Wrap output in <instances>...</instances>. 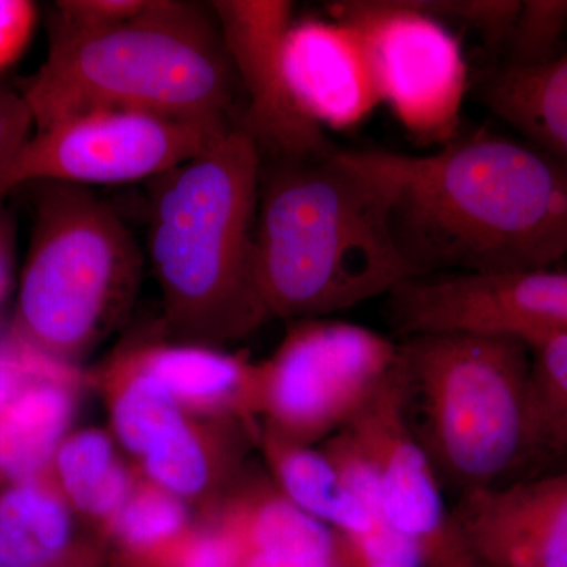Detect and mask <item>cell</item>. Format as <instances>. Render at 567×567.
<instances>
[{"mask_svg":"<svg viewBox=\"0 0 567 567\" xmlns=\"http://www.w3.org/2000/svg\"><path fill=\"white\" fill-rule=\"evenodd\" d=\"M363 153L390 189L412 278L547 270L567 256V164L536 145L477 132L429 155Z\"/></svg>","mask_w":567,"mask_h":567,"instance_id":"obj_1","label":"cell"},{"mask_svg":"<svg viewBox=\"0 0 567 567\" xmlns=\"http://www.w3.org/2000/svg\"><path fill=\"white\" fill-rule=\"evenodd\" d=\"M390 189L363 151L262 159L254 251L270 317L323 319L412 279L390 226Z\"/></svg>","mask_w":567,"mask_h":567,"instance_id":"obj_2","label":"cell"},{"mask_svg":"<svg viewBox=\"0 0 567 567\" xmlns=\"http://www.w3.org/2000/svg\"><path fill=\"white\" fill-rule=\"evenodd\" d=\"M262 156L237 122L200 155L151 181L147 249L171 330L235 341L270 319L256 276Z\"/></svg>","mask_w":567,"mask_h":567,"instance_id":"obj_3","label":"cell"},{"mask_svg":"<svg viewBox=\"0 0 567 567\" xmlns=\"http://www.w3.org/2000/svg\"><path fill=\"white\" fill-rule=\"evenodd\" d=\"M237 91L218 22L194 3L148 0L106 31L51 39L20 93L40 132L93 111L235 122Z\"/></svg>","mask_w":567,"mask_h":567,"instance_id":"obj_4","label":"cell"},{"mask_svg":"<svg viewBox=\"0 0 567 567\" xmlns=\"http://www.w3.org/2000/svg\"><path fill=\"white\" fill-rule=\"evenodd\" d=\"M406 413L458 498L527 480L535 456L532 361L514 336L440 331L401 342Z\"/></svg>","mask_w":567,"mask_h":567,"instance_id":"obj_5","label":"cell"},{"mask_svg":"<svg viewBox=\"0 0 567 567\" xmlns=\"http://www.w3.org/2000/svg\"><path fill=\"white\" fill-rule=\"evenodd\" d=\"M33 204L11 336L70 364L128 311L142 252L117 212L87 186L35 183Z\"/></svg>","mask_w":567,"mask_h":567,"instance_id":"obj_6","label":"cell"},{"mask_svg":"<svg viewBox=\"0 0 567 567\" xmlns=\"http://www.w3.org/2000/svg\"><path fill=\"white\" fill-rule=\"evenodd\" d=\"M324 451L388 527L412 544L421 567H488L458 527L445 487L413 434L401 358Z\"/></svg>","mask_w":567,"mask_h":567,"instance_id":"obj_7","label":"cell"},{"mask_svg":"<svg viewBox=\"0 0 567 567\" xmlns=\"http://www.w3.org/2000/svg\"><path fill=\"white\" fill-rule=\"evenodd\" d=\"M295 322L276 352L257 364V415L265 431L312 446L368 404L398 365L401 344L341 320Z\"/></svg>","mask_w":567,"mask_h":567,"instance_id":"obj_8","label":"cell"},{"mask_svg":"<svg viewBox=\"0 0 567 567\" xmlns=\"http://www.w3.org/2000/svg\"><path fill=\"white\" fill-rule=\"evenodd\" d=\"M235 122L85 112L29 137L0 173V199L28 183L89 186L153 181L200 155Z\"/></svg>","mask_w":567,"mask_h":567,"instance_id":"obj_9","label":"cell"},{"mask_svg":"<svg viewBox=\"0 0 567 567\" xmlns=\"http://www.w3.org/2000/svg\"><path fill=\"white\" fill-rule=\"evenodd\" d=\"M363 40L379 89L406 132L451 141L464 104L468 70L446 24L413 0H349L331 7Z\"/></svg>","mask_w":567,"mask_h":567,"instance_id":"obj_10","label":"cell"},{"mask_svg":"<svg viewBox=\"0 0 567 567\" xmlns=\"http://www.w3.org/2000/svg\"><path fill=\"white\" fill-rule=\"evenodd\" d=\"M385 309L391 327L404 338L477 331L527 341L567 333V271L412 278L388 295Z\"/></svg>","mask_w":567,"mask_h":567,"instance_id":"obj_11","label":"cell"},{"mask_svg":"<svg viewBox=\"0 0 567 567\" xmlns=\"http://www.w3.org/2000/svg\"><path fill=\"white\" fill-rule=\"evenodd\" d=\"M246 106L237 123L262 159L300 158L330 151L324 130L295 100L284 69V41L293 25L287 0L210 3Z\"/></svg>","mask_w":567,"mask_h":567,"instance_id":"obj_12","label":"cell"},{"mask_svg":"<svg viewBox=\"0 0 567 567\" xmlns=\"http://www.w3.org/2000/svg\"><path fill=\"white\" fill-rule=\"evenodd\" d=\"M453 511L488 567H567V470L473 492Z\"/></svg>","mask_w":567,"mask_h":567,"instance_id":"obj_13","label":"cell"},{"mask_svg":"<svg viewBox=\"0 0 567 567\" xmlns=\"http://www.w3.org/2000/svg\"><path fill=\"white\" fill-rule=\"evenodd\" d=\"M284 69L295 100L322 128H349L382 103L363 40L344 22H293Z\"/></svg>","mask_w":567,"mask_h":567,"instance_id":"obj_14","label":"cell"},{"mask_svg":"<svg viewBox=\"0 0 567 567\" xmlns=\"http://www.w3.org/2000/svg\"><path fill=\"white\" fill-rule=\"evenodd\" d=\"M227 507L241 537L238 567H349L344 537L275 486L251 488Z\"/></svg>","mask_w":567,"mask_h":567,"instance_id":"obj_15","label":"cell"},{"mask_svg":"<svg viewBox=\"0 0 567 567\" xmlns=\"http://www.w3.org/2000/svg\"><path fill=\"white\" fill-rule=\"evenodd\" d=\"M74 415V372L58 363L32 377L0 410V487L50 470L70 434Z\"/></svg>","mask_w":567,"mask_h":567,"instance_id":"obj_16","label":"cell"},{"mask_svg":"<svg viewBox=\"0 0 567 567\" xmlns=\"http://www.w3.org/2000/svg\"><path fill=\"white\" fill-rule=\"evenodd\" d=\"M162 380L186 412L257 415V364L203 344H151L130 350Z\"/></svg>","mask_w":567,"mask_h":567,"instance_id":"obj_17","label":"cell"},{"mask_svg":"<svg viewBox=\"0 0 567 567\" xmlns=\"http://www.w3.org/2000/svg\"><path fill=\"white\" fill-rule=\"evenodd\" d=\"M260 440L275 487L298 509L346 537L377 527L379 514L347 483L327 451L287 442L265 429Z\"/></svg>","mask_w":567,"mask_h":567,"instance_id":"obj_18","label":"cell"},{"mask_svg":"<svg viewBox=\"0 0 567 567\" xmlns=\"http://www.w3.org/2000/svg\"><path fill=\"white\" fill-rule=\"evenodd\" d=\"M477 95L529 144L567 164V54L535 69L495 66Z\"/></svg>","mask_w":567,"mask_h":567,"instance_id":"obj_19","label":"cell"},{"mask_svg":"<svg viewBox=\"0 0 567 567\" xmlns=\"http://www.w3.org/2000/svg\"><path fill=\"white\" fill-rule=\"evenodd\" d=\"M50 473L71 509L106 527L137 483L118 457L114 440L100 429L66 435L55 451Z\"/></svg>","mask_w":567,"mask_h":567,"instance_id":"obj_20","label":"cell"},{"mask_svg":"<svg viewBox=\"0 0 567 567\" xmlns=\"http://www.w3.org/2000/svg\"><path fill=\"white\" fill-rule=\"evenodd\" d=\"M111 423L117 442L142 457L162 436L188 417L162 380L123 354L111 371Z\"/></svg>","mask_w":567,"mask_h":567,"instance_id":"obj_21","label":"cell"},{"mask_svg":"<svg viewBox=\"0 0 567 567\" xmlns=\"http://www.w3.org/2000/svg\"><path fill=\"white\" fill-rule=\"evenodd\" d=\"M532 361L535 456L528 477L567 470V333L524 341ZM527 477V480H528Z\"/></svg>","mask_w":567,"mask_h":567,"instance_id":"obj_22","label":"cell"},{"mask_svg":"<svg viewBox=\"0 0 567 567\" xmlns=\"http://www.w3.org/2000/svg\"><path fill=\"white\" fill-rule=\"evenodd\" d=\"M0 527L43 559L58 557L76 543L73 509L50 470L0 487Z\"/></svg>","mask_w":567,"mask_h":567,"instance_id":"obj_23","label":"cell"},{"mask_svg":"<svg viewBox=\"0 0 567 567\" xmlns=\"http://www.w3.org/2000/svg\"><path fill=\"white\" fill-rule=\"evenodd\" d=\"M188 507L148 481H137L121 511L107 524L128 567H148L188 529Z\"/></svg>","mask_w":567,"mask_h":567,"instance_id":"obj_24","label":"cell"},{"mask_svg":"<svg viewBox=\"0 0 567 567\" xmlns=\"http://www.w3.org/2000/svg\"><path fill=\"white\" fill-rule=\"evenodd\" d=\"M226 450L221 442L213 446L212 436L186 417L140 458L142 475L178 498H194L226 473Z\"/></svg>","mask_w":567,"mask_h":567,"instance_id":"obj_25","label":"cell"},{"mask_svg":"<svg viewBox=\"0 0 567 567\" xmlns=\"http://www.w3.org/2000/svg\"><path fill=\"white\" fill-rule=\"evenodd\" d=\"M567 28V0H522V9L507 37L505 63L535 69L559 58L558 48Z\"/></svg>","mask_w":567,"mask_h":567,"instance_id":"obj_26","label":"cell"},{"mask_svg":"<svg viewBox=\"0 0 567 567\" xmlns=\"http://www.w3.org/2000/svg\"><path fill=\"white\" fill-rule=\"evenodd\" d=\"M241 537L229 507L215 524L189 528L148 567H238Z\"/></svg>","mask_w":567,"mask_h":567,"instance_id":"obj_27","label":"cell"},{"mask_svg":"<svg viewBox=\"0 0 567 567\" xmlns=\"http://www.w3.org/2000/svg\"><path fill=\"white\" fill-rule=\"evenodd\" d=\"M435 20L458 22L480 33L487 47L503 51L513 31L522 0H413Z\"/></svg>","mask_w":567,"mask_h":567,"instance_id":"obj_28","label":"cell"},{"mask_svg":"<svg viewBox=\"0 0 567 567\" xmlns=\"http://www.w3.org/2000/svg\"><path fill=\"white\" fill-rule=\"evenodd\" d=\"M148 0H63L55 3L51 39L91 35L132 20Z\"/></svg>","mask_w":567,"mask_h":567,"instance_id":"obj_29","label":"cell"},{"mask_svg":"<svg viewBox=\"0 0 567 567\" xmlns=\"http://www.w3.org/2000/svg\"><path fill=\"white\" fill-rule=\"evenodd\" d=\"M342 537L347 544L349 567H421L412 544L388 527L382 517L368 535Z\"/></svg>","mask_w":567,"mask_h":567,"instance_id":"obj_30","label":"cell"},{"mask_svg":"<svg viewBox=\"0 0 567 567\" xmlns=\"http://www.w3.org/2000/svg\"><path fill=\"white\" fill-rule=\"evenodd\" d=\"M58 363L63 361L37 352L11 336L9 342L0 346V410L28 380Z\"/></svg>","mask_w":567,"mask_h":567,"instance_id":"obj_31","label":"cell"},{"mask_svg":"<svg viewBox=\"0 0 567 567\" xmlns=\"http://www.w3.org/2000/svg\"><path fill=\"white\" fill-rule=\"evenodd\" d=\"M33 118L21 93L0 85V173L32 136Z\"/></svg>","mask_w":567,"mask_h":567,"instance_id":"obj_32","label":"cell"},{"mask_svg":"<svg viewBox=\"0 0 567 567\" xmlns=\"http://www.w3.org/2000/svg\"><path fill=\"white\" fill-rule=\"evenodd\" d=\"M35 24V6L28 0H0V70L24 50Z\"/></svg>","mask_w":567,"mask_h":567,"instance_id":"obj_33","label":"cell"},{"mask_svg":"<svg viewBox=\"0 0 567 567\" xmlns=\"http://www.w3.org/2000/svg\"><path fill=\"white\" fill-rule=\"evenodd\" d=\"M13 229L7 213L0 210V308L9 297L13 284L14 244Z\"/></svg>","mask_w":567,"mask_h":567,"instance_id":"obj_34","label":"cell"},{"mask_svg":"<svg viewBox=\"0 0 567 567\" xmlns=\"http://www.w3.org/2000/svg\"><path fill=\"white\" fill-rule=\"evenodd\" d=\"M44 561L31 547L0 527V567H29Z\"/></svg>","mask_w":567,"mask_h":567,"instance_id":"obj_35","label":"cell"},{"mask_svg":"<svg viewBox=\"0 0 567 567\" xmlns=\"http://www.w3.org/2000/svg\"><path fill=\"white\" fill-rule=\"evenodd\" d=\"M100 563V554L95 548L74 543L69 550L58 557L44 559L29 567H96Z\"/></svg>","mask_w":567,"mask_h":567,"instance_id":"obj_36","label":"cell"}]
</instances>
